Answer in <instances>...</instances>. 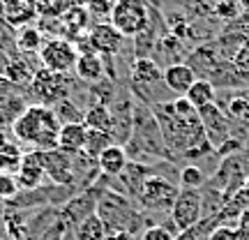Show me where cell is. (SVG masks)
Wrapping results in <instances>:
<instances>
[{
    "label": "cell",
    "mask_w": 249,
    "mask_h": 240,
    "mask_svg": "<svg viewBox=\"0 0 249 240\" xmlns=\"http://www.w3.org/2000/svg\"><path fill=\"white\" fill-rule=\"evenodd\" d=\"M205 240H233V226H217Z\"/></svg>",
    "instance_id": "41"
},
{
    "label": "cell",
    "mask_w": 249,
    "mask_h": 240,
    "mask_svg": "<svg viewBox=\"0 0 249 240\" xmlns=\"http://www.w3.org/2000/svg\"><path fill=\"white\" fill-rule=\"evenodd\" d=\"M5 23V0H0V26Z\"/></svg>",
    "instance_id": "46"
},
{
    "label": "cell",
    "mask_w": 249,
    "mask_h": 240,
    "mask_svg": "<svg viewBox=\"0 0 249 240\" xmlns=\"http://www.w3.org/2000/svg\"><path fill=\"white\" fill-rule=\"evenodd\" d=\"M238 224H242V226H247V229H249V208L240 215V222H238Z\"/></svg>",
    "instance_id": "44"
},
{
    "label": "cell",
    "mask_w": 249,
    "mask_h": 240,
    "mask_svg": "<svg viewBox=\"0 0 249 240\" xmlns=\"http://www.w3.org/2000/svg\"><path fill=\"white\" fill-rule=\"evenodd\" d=\"M12 136L18 146H28L37 152H46L58 148V134L60 123L55 118L53 109L44 104H30L23 116L12 125Z\"/></svg>",
    "instance_id": "2"
},
{
    "label": "cell",
    "mask_w": 249,
    "mask_h": 240,
    "mask_svg": "<svg viewBox=\"0 0 249 240\" xmlns=\"http://www.w3.org/2000/svg\"><path fill=\"white\" fill-rule=\"evenodd\" d=\"M44 46V33L35 26H26L18 30V37H17V49L21 54H39Z\"/></svg>",
    "instance_id": "27"
},
{
    "label": "cell",
    "mask_w": 249,
    "mask_h": 240,
    "mask_svg": "<svg viewBox=\"0 0 249 240\" xmlns=\"http://www.w3.org/2000/svg\"><path fill=\"white\" fill-rule=\"evenodd\" d=\"M86 132H88V127H86L83 123L60 125L58 150L67 152V155H79V152H83V146H86Z\"/></svg>",
    "instance_id": "21"
},
{
    "label": "cell",
    "mask_w": 249,
    "mask_h": 240,
    "mask_svg": "<svg viewBox=\"0 0 249 240\" xmlns=\"http://www.w3.org/2000/svg\"><path fill=\"white\" fill-rule=\"evenodd\" d=\"M108 21L123 37L136 39L150 23V5L145 0H116Z\"/></svg>",
    "instance_id": "6"
},
{
    "label": "cell",
    "mask_w": 249,
    "mask_h": 240,
    "mask_svg": "<svg viewBox=\"0 0 249 240\" xmlns=\"http://www.w3.org/2000/svg\"><path fill=\"white\" fill-rule=\"evenodd\" d=\"M164 83V72L157 65L155 58H134L132 62V88L136 90L134 95H139L148 102V92L152 86H160Z\"/></svg>",
    "instance_id": "12"
},
{
    "label": "cell",
    "mask_w": 249,
    "mask_h": 240,
    "mask_svg": "<svg viewBox=\"0 0 249 240\" xmlns=\"http://www.w3.org/2000/svg\"><path fill=\"white\" fill-rule=\"evenodd\" d=\"M139 240H176V236L166 229V226H148L145 231L139 236Z\"/></svg>",
    "instance_id": "39"
},
{
    "label": "cell",
    "mask_w": 249,
    "mask_h": 240,
    "mask_svg": "<svg viewBox=\"0 0 249 240\" xmlns=\"http://www.w3.org/2000/svg\"><path fill=\"white\" fill-rule=\"evenodd\" d=\"M180 187L173 183L171 178L161 176V173H152L143 180L139 189H136V205L141 208L143 213H152V215H161L173 210V203L178 199Z\"/></svg>",
    "instance_id": "4"
},
{
    "label": "cell",
    "mask_w": 249,
    "mask_h": 240,
    "mask_svg": "<svg viewBox=\"0 0 249 240\" xmlns=\"http://www.w3.org/2000/svg\"><path fill=\"white\" fill-rule=\"evenodd\" d=\"M88 39H90L92 51L99 54L102 58H104V55H107V58L118 55L120 49H123V42H124V37L111 26V21H97V23L88 30Z\"/></svg>",
    "instance_id": "13"
},
{
    "label": "cell",
    "mask_w": 249,
    "mask_h": 240,
    "mask_svg": "<svg viewBox=\"0 0 249 240\" xmlns=\"http://www.w3.org/2000/svg\"><path fill=\"white\" fill-rule=\"evenodd\" d=\"M53 109L55 118H58V123L60 125H70V123H83V111H81L70 97L67 99H60Z\"/></svg>",
    "instance_id": "31"
},
{
    "label": "cell",
    "mask_w": 249,
    "mask_h": 240,
    "mask_svg": "<svg viewBox=\"0 0 249 240\" xmlns=\"http://www.w3.org/2000/svg\"><path fill=\"white\" fill-rule=\"evenodd\" d=\"M182 97L198 111V109H203V107H208V104H214V102H217V88H214L208 79H196L194 83H192V88L187 90Z\"/></svg>",
    "instance_id": "22"
},
{
    "label": "cell",
    "mask_w": 249,
    "mask_h": 240,
    "mask_svg": "<svg viewBox=\"0 0 249 240\" xmlns=\"http://www.w3.org/2000/svg\"><path fill=\"white\" fill-rule=\"evenodd\" d=\"M12 95H17V86H14L5 74H0V104H2L5 99H9Z\"/></svg>",
    "instance_id": "40"
},
{
    "label": "cell",
    "mask_w": 249,
    "mask_h": 240,
    "mask_svg": "<svg viewBox=\"0 0 249 240\" xmlns=\"http://www.w3.org/2000/svg\"><path fill=\"white\" fill-rule=\"evenodd\" d=\"M70 86L71 83L67 74H55L44 67H39L30 81V90L37 97V104H44V107H55L60 99H67Z\"/></svg>",
    "instance_id": "7"
},
{
    "label": "cell",
    "mask_w": 249,
    "mask_h": 240,
    "mask_svg": "<svg viewBox=\"0 0 249 240\" xmlns=\"http://www.w3.org/2000/svg\"><path fill=\"white\" fill-rule=\"evenodd\" d=\"M30 107L23 95H12L0 104V129H12V125L23 116V111Z\"/></svg>",
    "instance_id": "24"
},
{
    "label": "cell",
    "mask_w": 249,
    "mask_h": 240,
    "mask_svg": "<svg viewBox=\"0 0 249 240\" xmlns=\"http://www.w3.org/2000/svg\"><path fill=\"white\" fill-rule=\"evenodd\" d=\"M79 58V51L74 42L70 39H62V37H53V39H46L42 51H39V62L42 67L55 74H70V70H74Z\"/></svg>",
    "instance_id": "9"
},
{
    "label": "cell",
    "mask_w": 249,
    "mask_h": 240,
    "mask_svg": "<svg viewBox=\"0 0 249 240\" xmlns=\"http://www.w3.org/2000/svg\"><path fill=\"white\" fill-rule=\"evenodd\" d=\"M129 141L132 143L139 141L141 143V150L148 152V155L173 160L169 148H166V143H164L160 123H157V118H155L150 107H141V104L134 107V127H132V139Z\"/></svg>",
    "instance_id": "5"
},
{
    "label": "cell",
    "mask_w": 249,
    "mask_h": 240,
    "mask_svg": "<svg viewBox=\"0 0 249 240\" xmlns=\"http://www.w3.org/2000/svg\"><path fill=\"white\" fill-rule=\"evenodd\" d=\"M242 192H245V194L249 196V176L245 178V183H242Z\"/></svg>",
    "instance_id": "49"
},
{
    "label": "cell",
    "mask_w": 249,
    "mask_h": 240,
    "mask_svg": "<svg viewBox=\"0 0 249 240\" xmlns=\"http://www.w3.org/2000/svg\"><path fill=\"white\" fill-rule=\"evenodd\" d=\"M104 240H136V238L127 231H111V233H107V238Z\"/></svg>",
    "instance_id": "43"
},
{
    "label": "cell",
    "mask_w": 249,
    "mask_h": 240,
    "mask_svg": "<svg viewBox=\"0 0 249 240\" xmlns=\"http://www.w3.org/2000/svg\"><path fill=\"white\" fill-rule=\"evenodd\" d=\"M205 185V176L203 171L194 166V164H187L180 171V187H192V189H201Z\"/></svg>",
    "instance_id": "34"
},
{
    "label": "cell",
    "mask_w": 249,
    "mask_h": 240,
    "mask_svg": "<svg viewBox=\"0 0 249 240\" xmlns=\"http://www.w3.org/2000/svg\"><path fill=\"white\" fill-rule=\"evenodd\" d=\"M42 157V164H44L46 178L51 180L53 185L58 187H71L76 185V164H74V155H67V152L58 150H46L39 152Z\"/></svg>",
    "instance_id": "11"
},
{
    "label": "cell",
    "mask_w": 249,
    "mask_h": 240,
    "mask_svg": "<svg viewBox=\"0 0 249 240\" xmlns=\"http://www.w3.org/2000/svg\"><path fill=\"white\" fill-rule=\"evenodd\" d=\"M245 49H249V37H245Z\"/></svg>",
    "instance_id": "50"
},
{
    "label": "cell",
    "mask_w": 249,
    "mask_h": 240,
    "mask_svg": "<svg viewBox=\"0 0 249 240\" xmlns=\"http://www.w3.org/2000/svg\"><path fill=\"white\" fill-rule=\"evenodd\" d=\"M201 220H203V194H201V189L180 187L178 199H176L173 210H171V224L178 231H185V229L196 226Z\"/></svg>",
    "instance_id": "8"
},
{
    "label": "cell",
    "mask_w": 249,
    "mask_h": 240,
    "mask_svg": "<svg viewBox=\"0 0 249 240\" xmlns=\"http://www.w3.org/2000/svg\"><path fill=\"white\" fill-rule=\"evenodd\" d=\"M229 62H231V67H233V72H235V76H238V81H240L242 88L249 86V49L242 46L240 51L233 55Z\"/></svg>",
    "instance_id": "33"
},
{
    "label": "cell",
    "mask_w": 249,
    "mask_h": 240,
    "mask_svg": "<svg viewBox=\"0 0 249 240\" xmlns=\"http://www.w3.org/2000/svg\"><path fill=\"white\" fill-rule=\"evenodd\" d=\"M233 240H249V229L247 226H242V224L233 226Z\"/></svg>",
    "instance_id": "42"
},
{
    "label": "cell",
    "mask_w": 249,
    "mask_h": 240,
    "mask_svg": "<svg viewBox=\"0 0 249 240\" xmlns=\"http://www.w3.org/2000/svg\"><path fill=\"white\" fill-rule=\"evenodd\" d=\"M74 238L76 240H104L107 238V226L102 222V217L97 213H92L86 220H81L74 226Z\"/></svg>",
    "instance_id": "25"
},
{
    "label": "cell",
    "mask_w": 249,
    "mask_h": 240,
    "mask_svg": "<svg viewBox=\"0 0 249 240\" xmlns=\"http://www.w3.org/2000/svg\"><path fill=\"white\" fill-rule=\"evenodd\" d=\"M26 152L21 150V146L14 141H7L0 148V173H17L18 164L23 160Z\"/></svg>",
    "instance_id": "28"
},
{
    "label": "cell",
    "mask_w": 249,
    "mask_h": 240,
    "mask_svg": "<svg viewBox=\"0 0 249 240\" xmlns=\"http://www.w3.org/2000/svg\"><path fill=\"white\" fill-rule=\"evenodd\" d=\"M14 176H17V183L21 189H37V187L44 185L46 171H44V164H42L39 152L37 150L26 152Z\"/></svg>",
    "instance_id": "15"
},
{
    "label": "cell",
    "mask_w": 249,
    "mask_h": 240,
    "mask_svg": "<svg viewBox=\"0 0 249 240\" xmlns=\"http://www.w3.org/2000/svg\"><path fill=\"white\" fill-rule=\"evenodd\" d=\"M88 12L83 5H74L60 17V33L65 37H70V42H76L81 37H86L88 30Z\"/></svg>",
    "instance_id": "20"
},
{
    "label": "cell",
    "mask_w": 249,
    "mask_h": 240,
    "mask_svg": "<svg viewBox=\"0 0 249 240\" xmlns=\"http://www.w3.org/2000/svg\"><path fill=\"white\" fill-rule=\"evenodd\" d=\"M217 226H219V224H217L214 217H205V220H201V222L196 224V226H192V229L178 231L176 233V240H205Z\"/></svg>",
    "instance_id": "32"
},
{
    "label": "cell",
    "mask_w": 249,
    "mask_h": 240,
    "mask_svg": "<svg viewBox=\"0 0 249 240\" xmlns=\"http://www.w3.org/2000/svg\"><path fill=\"white\" fill-rule=\"evenodd\" d=\"M95 213L102 217V222L107 226V233L111 231H127L132 233L136 238V233L141 236L143 229H141V222L143 220V213L136 208V205L124 199L123 192L118 189H104L97 199V210Z\"/></svg>",
    "instance_id": "3"
},
{
    "label": "cell",
    "mask_w": 249,
    "mask_h": 240,
    "mask_svg": "<svg viewBox=\"0 0 249 240\" xmlns=\"http://www.w3.org/2000/svg\"><path fill=\"white\" fill-rule=\"evenodd\" d=\"M129 164V155H127V148L124 146H118V143H111L107 150L97 157V169L102 176L107 178H118Z\"/></svg>",
    "instance_id": "17"
},
{
    "label": "cell",
    "mask_w": 249,
    "mask_h": 240,
    "mask_svg": "<svg viewBox=\"0 0 249 240\" xmlns=\"http://www.w3.org/2000/svg\"><path fill=\"white\" fill-rule=\"evenodd\" d=\"M35 72L30 67V62L26 60V58H18V55H14L12 60L5 65V76H7L14 86H30V81H33V76H35Z\"/></svg>",
    "instance_id": "26"
},
{
    "label": "cell",
    "mask_w": 249,
    "mask_h": 240,
    "mask_svg": "<svg viewBox=\"0 0 249 240\" xmlns=\"http://www.w3.org/2000/svg\"><path fill=\"white\" fill-rule=\"evenodd\" d=\"M198 79L196 72L187 65V62H171L169 67L164 70V86L176 92L178 97H182L187 90L192 88V83Z\"/></svg>",
    "instance_id": "16"
},
{
    "label": "cell",
    "mask_w": 249,
    "mask_h": 240,
    "mask_svg": "<svg viewBox=\"0 0 249 240\" xmlns=\"http://www.w3.org/2000/svg\"><path fill=\"white\" fill-rule=\"evenodd\" d=\"M5 213H7V208H5V203L0 201V224L5 222Z\"/></svg>",
    "instance_id": "47"
},
{
    "label": "cell",
    "mask_w": 249,
    "mask_h": 240,
    "mask_svg": "<svg viewBox=\"0 0 249 240\" xmlns=\"http://www.w3.org/2000/svg\"><path fill=\"white\" fill-rule=\"evenodd\" d=\"M74 72L81 81H86L88 86H95L102 79H107V62L99 54H79Z\"/></svg>",
    "instance_id": "18"
},
{
    "label": "cell",
    "mask_w": 249,
    "mask_h": 240,
    "mask_svg": "<svg viewBox=\"0 0 249 240\" xmlns=\"http://www.w3.org/2000/svg\"><path fill=\"white\" fill-rule=\"evenodd\" d=\"M136 240H139V238H136Z\"/></svg>",
    "instance_id": "51"
},
{
    "label": "cell",
    "mask_w": 249,
    "mask_h": 240,
    "mask_svg": "<svg viewBox=\"0 0 249 240\" xmlns=\"http://www.w3.org/2000/svg\"><path fill=\"white\" fill-rule=\"evenodd\" d=\"M99 194H102V189H90V192L86 189V192H81V194H76V196H70V201L62 205V210H60V220L65 224L70 220V224L76 226L81 220H86L88 215H92L97 210Z\"/></svg>",
    "instance_id": "14"
},
{
    "label": "cell",
    "mask_w": 249,
    "mask_h": 240,
    "mask_svg": "<svg viewBox=\"0 0 249 240\" xmlns=\"http://www.w3.org/2000/svg\"><path fill=\"white\" fill-rule=\"evenodd\" d=\"M198 118H201V125L205 129V136L208 141L213 143V148H222L229 141H233V132H231V120L233 118L224 111L217 102L214 104H208V107L198 109Z\"/></svg>",
    "instance_id": "10"
},
{
    "label": "cell",
    "mask_w": 249,
    "mask_h": 240,
    "mask_svg": "<svg viewBox=\"0 0 249 240\" xmlns=\"http://www.w3.org/2000/svg\"><path fill=\"white\" fill-rule=\"evenodd\" d=\"M111 136L107 132H97V129H88L86 132V146H83V155H88L90 160L97 162V157L111 146Z\"/></svg>",
    "instance_id": "29"
},
{
    "label": "cell",
    "mask_w": 249,
    "mask_h": 240,
    "mask_svg": "<svg viewBox=\"0 0 249 240\" xmlns=\"http://www.w3.org/2000/svg\"><path fill=\"white\" fill-rule=\"evenodd\" d=\"M9 141V136H7V132H5V129H0V148H2V146H5V143Z\"/></svg>",
    "instance_id": "45"
},
{
    "label": "cell",
    "mask_w": 249,
    "mask_h": 240,
    "mask_svg": "<svg viewBox=\"0 0 249 240\" xmlns=\"http://www.w3.org/2000/svg\"><path fill=\"white\" fill-rule=\"evenodd\" d=\"M152 113L160 123L164 143L171 157L182 160H201L214 150L208 141L205 129L196 111L185 97H176L171 102H160L152 107Z\"/></svg>",
    "instance_id": "1"
},
{
    "label": "cell",
    "mask_w": 249,
    "mask_h": 240,
    "mask_svg": "<svg viewBox=\"0 0 249 240\" xmlns=\"http://www.w3.org/2000/svg\"><path fill=\"white\" fill-rule=\"evenodd\" d=\"M214 12H217V17L226 18V21H235L240 17V2L238 0H217Z\"/></svg>",
    "instance_id": "38"
},
{
    "label": "cell",
    "mask_w": 249,
    "mask_h": 240,
    "mask_svg": "<svg viewBox=\"0 0 249 240\" xmlns=\"http://www.w3.org/2000/svg\"><path fill=\"white\" fill-rule=\"evenodd\" d=\"M83 125L88 129H97V132H107L111 136L113 129V116H111V107L104 104H92L90 109L83 111Z\"/></svg>",
    "instance_id": "23"
},
{
    "label": "cell",
    "mask_w": 249,
    "mask_h": 240,
    "mask_svg": "<svg viewBox=\"0 0 249 240\" xmlns=\"http://www.w3.org/2000/svg\"><path fill=\"white\" fill-rule=\"evenodd\" d=\"M240 2V9L242 12H249V0H238Z\"/></svg>",
    "instance_id": "48"
},
{
    "label": "cell",
    "mask_w": 249,
    "mask_h": 240,
    "mask_svg": "<svg viewBox=\"0 0 249 240\" xmlns=\"http://www.w3.org/2000/svg\"><path fill=\"white\" fill-rule=\"evenodd\" d=\"M18 192H21V187L17 183V176L14 173H0V201L7 203L14 196H18Z\"/></svg>",
    "instance_id": "37"
},
{
    "label": "cell",
    "mask_w": 249,
    "mask_h": 240,
    "mask_svg": "<svg viewBox=\"0 0 249 240\" xmlns=\"http://www.w3.org/2000/svg\"><path fill=\"white\" fill-rule=\"evenodd\" d=\"M37 17L42 18H60L70 7H74L71 0H35Z\"/></svg>",
    "instance_id": "30"
},
{
    "label": "cell",
    "mask_w": 249,
    "mask_h": 240,
    "mask_svg": "<svg viewBox=\"0 0 249 240\" xmlns=\"http://www.w3.org/2000/svg\"><path fill=\"white\" fill-rule=\"evenodd\" d=\"M92 18H111V12L116 7V0H83L81 2Z\"/></svg>",
    "instance_id": "35"
},
{
    "label": "cell",
    "mask_w": 249,
    "mask_h": 240,
    "mask_svg": "<svg viewBox=\"0 0 249 240\" xmlns=\"http://www.w3.org/2000/svg\"><path fill=\"white\" fill-rule=\"evenodd\" d=\"M226 113L233 118V120H240V123H249V97L245 95H238L229 102L226 107Z\"/></svg>",
    "instance_id": "36"
},
{
    "label": "cell",
    "mask_w": 249,
    "mask_h": 240,
    "mask_svg": "<svg viewBox=\"0 0 249 240\" xmlns=\"http://www.w3.org/2000/svg\"><path fill=\"white\" fill-rule=\"evenodd\" d=\"M37 18L35 0H5V23L12 28L33 26Z\"/></svg>",
    "instance_id": "19"
}]
</instances>
